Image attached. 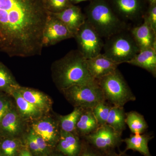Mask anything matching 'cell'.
Listing matches in <instances>:
<instances>
[{"label": "cell", "instance_id": "1", "mask_svg": "<svg viewBox=\"0 0 156 156\" xmlns=\"http://www.w3.org/2000/svg\"><path fill=\"white\" fill-rule=\"evenodd\" d=\"M49 15L42 0H0V48L11 57L41 55Z\"/></svg>", "mask_w": 156, "mask_h": 156}, {"label": "cell", "instance_id": "2", "mask_svg": "<svg viewBox=\"0 0 156 156\" xmlns=\"http://www.w3.org/2000/svg\"><path fill=\"white\" fill-rule=\"evenodd\" d=\"M53 80L60 91L75 85L97 84L88 70L87 59L79 50H72L51 66Z\"/></svg>", "mask_w": 156, "mask_h": 156}, {"label": "cell", "instance_id": "3", "mask_svg": "<svg viewBox=\"0 0 156 156\" xmlns=\"http://www.w3.org/2000/svg\"><path fill=\"white\" fill-rule=\"evenodd\" d=\"M86 17L102 39L128 29L127 23L120 19L106 0H92L87 8Z\"/></svg>", "mask_w": 156, "mask_h": 156}, {"label": "cell", "instance_id": "4", "mask_svg": "<svg viewBox=\"0 0 156 156\" xmlns=\"http://www.w3.org/2000/svg\"><path fill=\"white\" fill-rule=\"evenodd\" d=\"M96 82L105 100L112 106L124 107L126 103L136 100V97L118 69Z\"/></svg>", "mask_w": 156, "mask_h": 156}, {"label": "cell", "instance_id": "5", "mask_svg": "<svg viewBox=\"0 0 156 156\" xmlns=\"http://www.w3.org/2000/svg\"><path fill=\"white\" fill-rule=\"evenodd\" d=\"M103 49L105 56L119 64L127 63L140 52L128 29L105 39Z\"/></svg>", "mask_w": 156, "mask_h": 156}, {"label": "cell", "instance_id": "6", "mask_svg": "<svg viewBox=\"0 0 156 156\" xmlns=\"http://www.w3.org/2000/svg\"><path fill=\"white\" fill-rule=\"evenodd\" d=\"M61 92L74 108L92 109L98 104L106 101L97 84L75 85Z\"/></svg>", "mask_w": 156, "mask_h": 156}, {"label": "cell", "instance_id": "7", "mask_svg": "<svg viewBox=\"0 0 156 156\" xmlns=\"http://www.w3.org/2000/svg\"><path fill=\"white\" fill-rule=\"evenodd\" d=\"M78 50L87 59L101 53L104 41L96 31L87 20L75 35Z\"/></svg>", "mask_w": 156, "mask_h": 156}, {"label": "cell", "instance_id": "8", "mask_svg": "<svg viewBox=\"0 0 156 156\" xmlns=\"http://www.w3.org/2000/svg\"><path fill=\"white\" fill-rule=\"evenodd\" d=\"M83 139L103 154L115 151L122 142V134L106 124L99 126L96 131Z\"/></svg>", "mask_w": 156, "mask_h": 156}, {"label": "cell", "instance_id": "9", "mask_svg": "<svg viewBox=\"0 0 156 156\" xmlns=\"http://www.w3.org/2000/svg\"><path fill=\"white\" fill-rule=\"evenodd\" d=\"M74 37V35L64 23L50 12L43 31V47L53 46Z\"/></svg>", "mask_w": 156, "mask_h": 156}, {"label": "cell", "instance_id": "10", "mask_svg": "<svg viewBox=\"0 0 156 156\" xmlns=\"http://www.w3.org/2000/svg\"><path fill=\"white\" fill-rule=\"evenodd\" d=\"M31 129L52 148L56 147L60 137L58 121L51 117H42L34 121L32 125Z\"/></svg>", "mask_w": 156, "mask_h": 156}, {"label": "cell", "instance_id": "11", "mask_svg": "<svg viewBox=\"0 0 156 156\" xmlns=\"http://www.w3.org/2000/svg\"><path fill=\"white\" fill-rule=\"evenodd\" d=\"M112 8L119 17L127 21L136 22L143 17L142 0H110Z\"/></svg>", "mask_w": 156, "mask_h": 156}, {"label": "cell", "instance_id": "12", "mask_svg": "<svg viewBox=\"0 0 156 156\" xmlns=\"http://www.w3.org/2000/svg\"><path fill=\"white\" fill-rule=\"evenodd\" d=\"M23 119L14 106L0 121V134L3 137H16L23 131Z\"/></svg>", "mask_w": 156, "mask_h": 156}, {"label": "cell", "instance_id": "13", "mask_svg": "<svg viewBox=\"0 0 156 156\" xmlns=\"http://www.w3.org/2000/svg\"><path fill=\"white\" fill-rule=\"evenodd\" d=\"M87 63L90 75L96 81L113 72L119 65L101 53L87 59Z\"/></svg>", "mask_w": 156, "mask_h": 156}, {"label": "cell", "instance_id": "14", "mask_svg": "<svg viewBox=\"0 0 156 156\" xmlns=\"http://www.w3.org/2000/svg\"><path fill=\"white\" fill-rule=\"evenodd\" d=\"M51 13L64 23L74 36L86 20L80 8L73 5L61 12Z\"/></svg>", "mask_w": 156, "mask_h": 156}, {"label": "cell", "instance_id": "15", "mask_svg": "<svg viewBox=\"0 0 156 156\" xmlns=\"http://www.w3.org/2000/svg\"><path fill=\"white\" fill-rule=\"evenodd\" d=\"M130 31L140 51L148 48L156 49V33L144 21Z\"/></svg>", "mask_w": 156, "mask_h": 156}, {"label": "cell", "instance_id": "16", "mask_svg": "<svg viewBox=\"0 0 156 156\" xmlns=\"http://www.w3.org/2000/svg\"><path fill=\"white\" fill-rule=\"evenodd\" d=\"M83 140L76 134L60 130V137L56 150L65 156H79L82 149Z\"/></svg>", "mask_w": 156, "mask_h": 156}, {"label": "cell", "instance_id": "17", "mask_svg": "<svg viewBox=\"0 0 156 156\" xmlns=\"http://www.w3.org/2000/svg\"><path fill=\"white\" fill-rule=\"evenodd\" d=\"M17 90L24 99L33 105L44 114L52 108L53 102L49 96L39 90L19 86Z\"/></svg>", "mask_w": 156, "mask_h": 156}, {"label": "cell", "instance_id": "18", "mask_svg": "<svg viewBox=\"0 0 156 156\" xmlns=\"http://www.w3.org/2000/svg\"><path fill=\"white\" fill-rule=\"evenodd\" d=\"M127 63L141 68L156 76V49L148 48L140 51Z\"/></svg>", "mask_w": 156, "mask_h": 156}, {"label": "cell", "instance_id": "19", "mask_svg": "<svg viewBox=\"0 0 156 156\" xmlns=\"http://www.w3.org/2000/svg\"><path fill=\"white\" fill-rule=\"evenodd\" d=\"M17 89L13 90L10 95L14 98L17 111L23 119L35 121L43 117L44 114L36 107L24 99Z\"/></svg>", "mask_w": 156, "mask_h": 156}, {"label": "cell", "instance_id": "20", "mask_svg": "<svg viewBox=\"0 0 156 156\" xmlns=\"http://www.w3.org/2000/svg\"><path fill=\"white\" fill-rule=\"evenodd\" d=\"M153 136L147 134H133L130 137L122 139L126 147L124 152L127 151H137L144 156H152L148 147V143Z\"/></svg>", "mask_w": 156, "mask_h": 156}, {"label": "cell", "instance_id": "21", "mask_svg": "<svg viewBox=\"0 0 156 156\" xmlns=\"http://www.w3.org/2000/svg\"><path fill=\"white\" fill-rule=\"evenodd\" d=\"M92 109H83L76 126V133L79 136H84L93 133L99 127Z\"/></svg>", "mask_w": 156, "mask_h": 156}, {"label": "cell", "instance_id": "22", "mask_svg": "<svg viewBox=\"0 0 156 156\" xmlns=\"http://www.w3.org/2000/svg\"><path fill=\"white\" fill-rule=\"evenodd\" d=\"M126 113L124 107L112 106L106 125L111 127L117 133L122 134L126 128Z\"/></svg>", "mask_w": 156, "mask_h": 156}, {"label": "cell", "instance_id": "23", "mask_svg": "<svg viewBox=\"0 0 156 156\" xmlns=\"http://www.w3.org/2000/svg\"><path fill=\"white\" fill-rule=\"evenodd\" d=\"M126 123L133 134H144L148 128L144 117L135 111L126 113Z\"/></svg>", "mask_w": 156, "mask_h": 156}, {"label": "cell", "instance_id": "24", "mask_svg": "<svg viewBox=\"0 0 156 156\" xmlns=\"http://www.w3.org/2000/svg\"><path fill=\"white\" fill-rule=\"evenodd\" d=\"M19 86L11 71L0 62V92L10 95Z\"/></svg>", "mask_w": 156, "mask_h": 156}, {"label": "cell", "instance_id": "25", "mask_svg": "<svg viewBox=\"0 0 156 156\" xmlns=\"http://www.w3.org/2000/svg\"><path fill=\"white\" fill-rule=\"evenodd\" d=\"M83 109L80 108H75L70 113L66 115L58 116L57 121L60 130L76 134V126Z\"/></svg>", "mask_w": 156, "mask_h": 156}, {"label": "cell", "instance_id": "26", "mask_svg": "<svg viewBox=\"0 0 156 156\" xmlns=\"http://www.w3.org/2000/svg\"><path fill=\"white\" fill-rule=\"evenodd\" d=\"M22 144L16 137H3L0 141V151L3 156H18Z\"/></svg>", "mask_w": 156, "mask_h": 156}, {"label": "cell", "instance_id": "27", "mask_svg": "<svg viewBox=\"0 0 156 156\" xmlns=\"http://www.w3.org/2000/svg\"><path fill=\"white\" fill-rule=\"evenodd\" d=\"M112 106L106 101H104L92 108L93 114L99 126L106 125Z\"/></svg>", "mask_w": 156, "mask_h": 156}, {"label": "cell", "instance_id": "28", "mask_svg": "<svg viewBox=\"0 0 156 156\" xmlns=\"http://www.w3.org/2000/svg\"><path fill=\"white\" fill-rule=\"evenodd\" d=\"M50 13H58L72 5L69 0H48L45 4Z\"/></svg>", "mask_w": 156, "mask_h": 156}, {"label": "cell", "instance_id": "29", "mask_svg": "<svg viewBox=\"0 0 156 156\" xmlns=\"http://www.w3.org/2000/svg\"><path fill=\"white\" fill-rule=\"evenodd\" d=\"M143 19L144 21L156 33V4L150 5L147 11L144 15Z\"/></svg>", "mask_w": 156, "mask_h": 156}, {"label": "cell", "instance_id": "30", "mask_svg": "<svg viewBox=\"0 0 156 156\" xmlns=\"http://www.w3.org/2000/svg\"><path fill=\"white\" fill-rule=\"evenodd\" d=\"M8 94L0 92V121L9 110L13 106Z\"/></svg>", "mask_w": 156, "mask_h": 156}, {"label": "cell", "instance_id": "31", "mask_svg": "<svg viewBox=\"0 0 156 156\" xmlns=\"http://www.w3.org/2000/svg\"><path fill=\"white\" fill-rule=\"evenodd\" d=\"M25 142L27 147V149L30 151L33 156H42L36 143L33 137L30 130L26 136Z\"/></svg>", "mask_w": 156, "mask_h": 156}, {"label": "cell", "instance_id": "32", "mask_svg": "<svg viewBox=\"0 0 156 156\" xmlns=\"http://www.w3.org/2000/svg\"><path fill=\"white\" fill-rule=\"evenodd\" d=\"M79 156H104L83 139L82 149Z\"/></svg>", "mask_w": 156, "mask_h": 156}, {"label": "cell", "instance_id": "33", "mask_svg": "<svg viewBox=\"0 0 156 156\" xmlns=\"http://www.w3.org/2000/svg\"><path fill=\"white\" fill-rule=\"evenodd\" d=\"M18 156H33L27 149H23L20 151Z\"/></svg>", "mask_w": 156, "mask_h": 156}, {"label": "cell", "instance_id": "34", "mask_svg": "<svg viewBox=\"0 0 156 156\" xmlns=\"http://www.w3.org/2000/svg\"><path fill=\"white\" fill-rule=\"evenodd\" d=\"M64 156L63 154L61 153L58 152V151H56L53 152L52 151V152L50 154L48 155V156Z\"/></svg>", "mask_w": 156, "mask_h": 156}, {"label": "cell", "instance_id": "35", "mask_svg": "<svg viewBox=\"0 0 156 156\" xmlns=\"http://www.w3.org/2000/svg\"><path fill=\"white\" fill-rule=\"evenodd\" d=\"M104 155V156H120L119 154L116 153L115 151H112L111 152Z\"/></svg>", "mask_w": 156, "mask_h": 156}, {"label": "cell", "instance_id": "36", "mask_svg": "<svg viewBox=\"0 0 156 156\" xmlns=\"http://www.w3.org/2000/svg\"><path fill=\"white\" fill-rule=\"evenodd\" d=\"M70 2L72 4H77V3L81 2H85V1H89V0H69Z\"/></svg>", "mask_w": 156, "mask_h": 156}, {"label": "cell", "instance_id": "37", "mask_svg": "<svg viewBox=\"0 0 156 156\" xmlns=\"http://www.w3.org/2000/svg\"><path fill=\"white\" fill-rule=\"evenodd\" d=\"M147 1L149 3L150 5L156 4V0H147Z\"/></svg>", "mask_w": 156, "mask_h": 156}, {"label": "cell", "instance_id": "38", "mask_svg": "<svg viewBox=\"0 0 156 156\" xmlns=\"http://www.w3.org/2000/svg\"><path fill=\"white\" fill-rule=\"evenodd\" d=\"M120 156H131L127 154L126 153V152H121L119 154Z\"/></svg>", "mask_w": 156, "mask_h": 156}, {"label": "cell", "instance_id": "39", "mask_svg": "<svg viewBox=\"0 0 156 156\" xmlns=\"http://www.w3.org/2000/svg\"><path fill=\"white\" fill-rule=\"evenodd\" d=\"M42 1L44 2V3L45 4H46V3L48 1V0H42Z\"/></svg>", "mask_w": 156, "mask_h": 156}, {"label": "cell", "instance_id": "40", "mask_svg": "<svg viewBox=\"0 0 156 156\" xmlns=\"http://www.w3.org/2000/svg\"><path fill=\"white\" fill-rule=\"evenodd\" d=\"M1 42H2V38H1V35H0V45H1Z\"/></svg>", "mask_w": 156, "mask_h": 156}, {"label": "cell", "instance_id": "41", "mask_svg": "<svg viewBox=\"0 0 156 156\" xmlns=\"http://www.w3.org/2000/svg\"><path fill=\"white\" fill-rule=\"evenodd\" d=\"M0 156H3L2 154L1 153V151H0Z\"/></svg>", "mask_w": 156, "mask_h": 156}]
</instances>
